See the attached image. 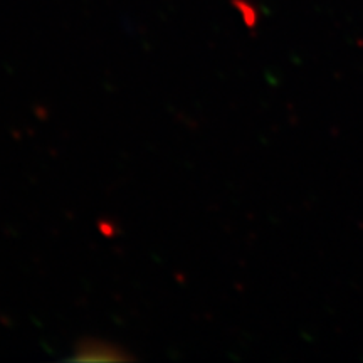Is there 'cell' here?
<instances>
[{
  "instance_id": "6da1fadb",
  "label": "cell",
  "mask_w": 363,
  "mask_h": 363,
  "mask_svg": "<svg viewBox=\"0 0 363 363\" xmlns=\"http://www.w3.org/2000/svg\"><path fill=\"white\" fill-rule=\"evenodd\" d=\"M76 362H120L130 360L128 355H125L121 348L115 345L103 342V340L86 338L81 340L78 348H76V355L72 357Z\"/></svg>"
}]
</instances>
